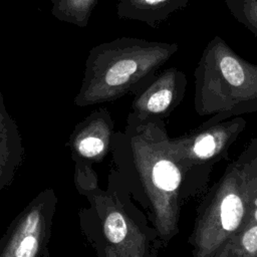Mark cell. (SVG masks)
Wrapping results in <instances>:
<instances>
[{"label": "cell", "instance_id": "obj_13", "mask_svg": "<svg viewBox=\"0 0 257 257\" xmlns=\"http://www.w3.org/2000/svg\"><path fill=\"white\" fill-rule=\"evenodd\" d=\"M158 1H162V0H147V2H148V3H151V4H154V3L158 2Z\"/></svg>", "mask_w": 257, "mask_h": 257}, {"label": "cell", "instance_id": "obj_6", "mask_svg": "<svg viewBox=\"0 0 257 257\" xmlns=\"http://www.w3.org/2000/svg\"><path fill=\"white\" fill-rule=\"evenodd\" d=\"M104 238L111 244L120 243L126 235V223L122 215L116 211L106 215L102 224Z\"/></svg>", "mask_w": 257, "mask_h": 257}, {"label": "cell", "instance_id": "obj_10", "mask_svg": "<svg viewBox=\"0 0 257 257\" xmlns=\"http://www.w3.org/2000/svg\"><path fill=\"white\" fill-rule=\"evenodd\" d=\"M215 147L214 138L210 135H206L198 139L194 146V152L201 158H207L214 153Z\"/></svg>", "mask_w": 257, "mask_h": 257}, {"label": "cell", "instance_id": "obj_8", "mask_svg": "<svg viewBox=\"0 0 257 257\" xmlns=\"http://www.w3.org/2000/svg\"><path fill=\"white\" fill-rule=\"evenodd\" d=\"M220 67L223 76L230 84L238 86L244 82V71L240 62L236 58L232 56H224L221 59Z\"/></svg>", "mask_w": 257, "mask_h": 257}, {"label": "cell", "instance_id": "obj_4", "mask_svg": "<svg viewBox=\"0 0 257 257\" xmlns=\"http://www.w3.org/2000/svg\"><path fill=\"white\" fill-rule=\"evenodd\" d=\"M153 181L162 190L174 191L180 185L181 175L173 163L162 160L153 169Z\"/></svg>", "mask_w": 257, "mask_h": 257}, {"label": "cell", "instance_id": "obj_5", "mask_svg": "<svg viewBox=\"0 0 257 257\" xmlns=\"http://www.w3.org/2000/svg\"><path fill=\"white\" fill-rule=\"evenodd\" d=\"M243 205L237 195H227L221 204V222L222 226L227 231L235 230L243 216Z\"/></svg>", "mask_w": 257, "mask_h": 257}, {"label": "cell", "instance_id": "obj_11", "mask_svg": "<svg viewBox=\"0 0 257 257\" xmlns=\"http://www.w3.org/2000/svg\"><path fill=\"white\" fill-rule=\"evenodd\" d=\"M243 246L249 252L257 251V226L249 229L243 237Z\"/></svg>", "mask_w": 257, "mask_h": 257}, {"label": "cell", "instance_id": "obj_3", "mask_svg": "<svg viewBox=\"0 0 257 257\" xmlns=\"http://www.w3.org/2000/svg\"><path fill=\"white\" fill-rule=\"evenodd\" d=\"M24 160L25 149L21 134L0 99V191L12 185Z\"/></svg>", "mask_w": 257, "mask_h": 257}, {"label": "cell", "instance_id": "obj_2", "mask_svg": "<svg viewBox=\"0 0 257 257\" xmlns=\"http://www.w3.org/2000/svg\"><path fill=\"white\" fill-rule=\"evenodd\" d=\"M71 151V158L75 164L74 183L76 188L84 193L88 190L87 163L101 156L105 149V142L92 126V121L81 122L72 131L66 143Z\"/></svg>", "mask_w": 257, "mask_h": 257}, {"label": "cell", "instance_id": "obj_1", "mask_svg": "<svg viewBox=\"0 0 257 257\" xmlns=\"http://www.w3.org/2000/svg\"><path fill=\"white\" fill-rule=\"evenodd\" d=\"M57 203L52 188L39 192L2 235L0 257H42L48 249Z\"/></svg>", "mask_w": 257, "mask_h": 257}, {"label": "cell", "instance_id": "obj_9", "mask_svg": "<svg viewBox=\"0 0 257 257\" xmlns=\"http://www.w3.org/2000/svg\"><path fill=\"white\" fill-rule=\"evenodd\" d=\"M172 100V92L168 89H162L154 93L148 101V109L153 112L165 110Z\"/></svg>", "mask_w": 257, "mask_h": 257}, {"label": "cell", "instance_id": "obj_12", "mask_svg": "<svg viewBox=\"0 0 257 257\" xmlns=\"http://www.w3.org/2000/svg\"><path fill=\"white\" fill-rule=\"evenodd\" d=\"M42 257H50V254H49V249H47V250H46V251L43 253Z\"/></svg>", "mask_w": 257, "mask_h": 257}, {"label": "cell", "instance_id": "obj_7", "mask_svg": "<svg viewBox=\"0 0 257 257\" xmlns=\"http://www.w3.org/2000/svg\"><path fill=\"white\" fill-rule=\"evenodd\" d=\"M137 70V63L133 60L124 59L111 66L105 74V83L110 86H117L126 82L131 75Z\"/></svg>", "mask_w": 257, "mask_h": 257}, {"label": "cell", "instance_id": "obj_14", "mask_svg": "<svg viewBox=\"0 0 257 257\" xmlns=\"http://www.w3.org/2000/svg\"><path fill=\"white\" fill-rule=\"evenodd\" d=\"M255 204H256V211H255V219H256V221H257V200H256Z\"/></svg>", "mask_w": 257, "mask_h": 257}]
</instances>
